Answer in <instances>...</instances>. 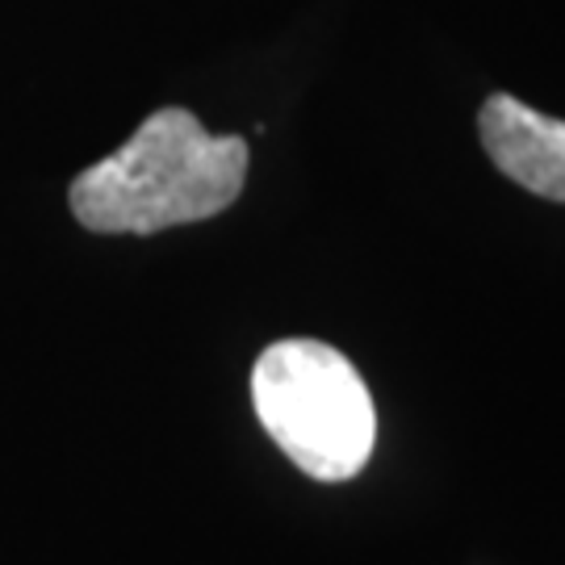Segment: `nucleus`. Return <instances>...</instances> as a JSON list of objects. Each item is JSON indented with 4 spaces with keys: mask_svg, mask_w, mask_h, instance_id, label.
<instances>
[{
    "mask_svg": "<svg viewBox=\"0 0 565 565\" xmlns=\"http://www.w3.org/2000/svg\"><path fill=\"white\" fill-rule=\"evenodd\" d=\"M478 130L486 156L503 177L545 202L565 205V121L494 93L478 114Z\"/></svg>",
    "mask_w": 565,
    "mask_h": 565,
    "instance_id": "3",
    "label": "nucleus"
},
{
    "mask_svg": "<svg viewBox=\"0 0 565 565\" xmlns=\"http://www.w3.org/2000/svg\"><path fill=\"white\" fill-rule=\"evenodd\" d=\"M247 142L210 135L189 109H156L114 156L84 168L72 210L97 235H156L239 202Z\"/></svg>",
    "mask_w": 565,
    "mask_h": 565,
    "instance_id": "1",
    "label": "nucleus"
},
{
    "mask_svg": "<svg viewBox=\"0 0 565 565\" xmlns=\"http://www.w3.org/2000/svg\"><path fill=\"white\" fill-rule=\"evenodd\" d=\"M252 403L264 431L319 482L356 478L377 440L361 373L319 340H281L256 361Z\"/></svg>",
    "mask_w": 565,
    "mask_h": 565,
    "instance_id": "2",
    "label": "nucleus"
}]
</instances>
